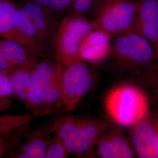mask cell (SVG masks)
Wrapping results in <instances>:
<instances>
[{
    "instance_id": "cell-18",
    "label": "cell",
    "mask_w": 158,
    "mask_h": 158,
    "mask_svg": "<svg viewBox=\"0 0 158 158\" xmlns=\"http://www.w3.org/2000/svg\"><path fill=\"white\" fill-rule=\"evenodd\" d=\"M36 117L32 114L19 115H1L0 132L9 133L28 124Z\"/></svg>"
},
{
    "instance_id": "cell-25",
    "label": "cell",
    "mask_w": 158,
    "mask_h": 158,
    "mask_svg": "<svg viewBox=\"0 0 158 158\" xmlns=\"http://www.w3.org/2000/svg\"><path fill=\"white\" fill-rule=\"evenodd\" d=\"M11 132H0V158L5 156L9 152L10 142L8 137Z\"/></svg>"
},
{
    "instance_id": "cell-27",
    "label": "cell",
    "mask_w": 158,
    "mask_h": 158,
    "mask_svg": "<svg viewBox=\"0 0 158 158\" xmlns=\"http://www.w3.org/2000/svg\"><path fill=\"white\" fill-rule=\"evenodd\" d=\"M151 115L158 143V114L156 113H152L151 111Z\"/></svg>"
},
{
    "instance_id": "cell-13",
    "label": "cell",
    "mask_w": 158,
    "mask_h": 158,
    "mask_svg": "<svg viewBox=\"0 0 158 158\" xmlns=\"http://www.w3.org/2000/svg\"><path fill=\"white\" fill-rule=\"evenodd\" d=\"M17 9L18 6L13 0H0V36L28 47L42 58L49 57L18 30L15 25Z\"/></svg>"
},
{
    "instance_id": "cell-16",
    "label": "cell",
    "mask_w": 158,
    "mask_h": 158,
    "mask_svg": "<svg viewBox=\"0 0 158 158\" xmlns=\"http://www.w3.org/2000/svg\"><path fill=\"white\" fill-rule=\"evenodd\" d=\"M0 46L15 69L32 71L42 58L30 48L12 40H1Z\"/></svg>"
},
{
    "instance_id": "cell-10",
    "label": "cell",
    "mask_w": 158,
    "mask_h": 158,
    "mask_svg": "<svg viewBox=\"0 0 158 158\" xmlns=\"http://www.w3.org/2000/svg\"><path fill=\"white\" fill-rule=\"evenodd\" d=\"M94 147L100 158H132L136 155L131 139L121 127L112 128L105 132Z\"/></svg>"
},
{
    "instance_id": "cell-28",
    "label": "cell",
    "mask_w": 158,
    "mask_h": 158,
    "mask_svg": "<svg viewBox=\"0 0 158 158\" xmlns=\"http://www.w3.org/2000/svg\"><path fill=\"white\" fill-rule=\"evenodd\" d=\"M153 99V103L155 104V108L156 109V112L158 114V95H152Z\"/></svg>"
},
{
    "instance_id": "cell-4",
    "label": "cell",
    "mask_w": 158,
    "mask_h": 158,
    "mask_svg": "<svg viewBox=\"0 0 158 158\" xmlns=\"http://www.w3.org/2000/svg\"><path fill=\"white\" fill-rule=\"evenodd\" d=\"M137 10V0H102L91 21L95 29L114 38L134 32Z\"/></svg>"
},
{
    "instance_id": "cell-26",
    "label": "cell",
    "mask_w": 158,
    "mask_h": 158,
    "mask_svg": "<svg viewBox=\"0 0 158 158\" xmlns=\"http://www.w3.org/2000/svg\"><path fill=\"white\" fill-rule=\"evenodd\" d=\"M12 100L10 98L0 97V112L10 110L12 107Z\"/></svg>"
},
{
    "instance_id": "cell-7",
    "label": "cell",
    "mask_w": 158,
    "mask_h": 158,
    "mask_svg": "<svg viewBox=\"0 0 158 158\" xmlns=\"http://www.w3.org/2000/svg\"><path fill=\"white\" fill-rule=\"evenodd\" d=\"M93 83V75L86 63L77 60L63 66L62 79L63 113L76 110Z\"/></svg>"
},
{
    "instance_id": "cell-1",
    "label": "cell",
    "mask_w": 158,
    "mask_h": 158,
    "mask_svg": "<svg viewBox=\"0 0 158 158\" xmlns=\"http://www.w3.org/2000/svg\"><path fill=\"white\" fill-rule=\"evenodd\" d=\"M45 127L51 134L60 137L70 153L81 156L92 152L99 138L113 125L102 119L63 114Z\"/></svg>"
},
{
    "instance_id": "cell-15",
    "label": "cell",
    "mask_w": 158,
    "mask_h": 158,
    "mask_svg": "<svg viewBox=\"0 0 158 158\" xmlns=\"http://www.w3.org/2000/svg\"><path fill=\"white\" fill-rule=\"evenodd\" d=\"M51 132L46 127L28 131L19 149L9 157L17 158H46L51 139Z\"/></svg>"
},
{
    "instance_id": "cell-8",
    "label": "cell",
    "mask_w": 158,
    "mask_h": 158,
    "mask_svg": "<svg viewBox=\"0 0 158 158\" xmlns=\"http://www.w3.org/2000/svg\"><path fill=\"white\" fill-rule=\"evenodd\" d=\"M8 76L11 81L13 96L23 103L31 114L36 118L51 115L35 89L31 71L15 69Z\"/></svg>"
},
{
    "instance_id": "cell-2",
    "label": "cell",
    "mask_w": 158,
    "mask_h": 158,
    "mask_svg": "<svg viewBox=\"0 0 158 158\" xmlns=\"http://www.w3.org/2000/svg\"><path fill=\"white\" fill-rule=\"evenodd\" d=\"M108 117L120 127H132L150 113L145 91L130 84L118 85L108 92L104 100Z\"/></svg>"
},
{
    "instance_id": "cell-20",
    "label": "cell",
    "mask_w": 158,
    "mask_h": 158,
    "mask_svg": "<svg viewBox=\"0 0 158 158\" xmlns=\"http://www.w3.org/2000/svg\"><path fill=\"white\" fill-rule=\"evenodd\" d=\"M102 0H71L70 10L68 13L86 17L95 11Z\"/></svg>"
},
{
    "instance_id": "cell-29",
    "label": "cell",
    "mask_w": 158,
    "mask_h": 158,
    "mask_svg": "<svg viewBox=\"0 0 158 158\" xmlns=\"http://www.w3.org/2000/svg\"><path fill=\"white\" fill-rule=\"evenodd\" d=\"M1 40H0V44H1Z\"/></svg>"
},
{
    "instance_id": "cell-9",
    "label": "cell",
    "mask_w": 158,
    "mask_h": 158,
    "mask_svg": "<svg viewBox=\"0 0 158 158\" xmlns=\"http://www.w3.org/2000/svg\"><path fill=\"white\" fill-rule=\"evenodd\" d=\"M29 12L38 32V45L47 55L52 56L50 42L59 22V14L39 4L23 1L20 5Z\"/></svg>"
},
{
    "instance_id": "cell-12",
    "label": "cell",
    "mask_w": 158,
    "mask_h": 158,
    "mask_svg": "<svg viewBox=\"0 0 158 158\" xmlns=\"http://www.w3.org/2000/svg\"><path fill=\"white\" fill-rule=\"evenodd\" d=\"M131 141L138 158H158V143L151 111L131 127Z\"/></svg>"
},
{
    "instance_id": "cell-17",
    "label": "cell",
    "mask_w": 158,
    "mask_h": 158,
    "mask_svg": "<svg viewBox=\"0 0 158 158\" xmlns=\"http://www.w3.org/2000/svg\"><path fill=\"white\" fill-rule=\"evenodd\" d=\"M15 25L18 30L24 36L42 50L38 45V32L32 16L28 11L21 6H18L15 15Z\"/></svg>"
},
{
    "instance_id": "cell-6",
    "label": "cell",
    "mask_w": 158,
    "mask_h": 158,
    "mask_svg": "<svg viewBox=\"0 0 158 158\" xmlns=\"http://www.w3.org/2000/svg\"><path fill=\"white\" fill-rule=\"evenodd\" d=\"M113 38L111 53L121 66L142 69L156 62L152 45L141 35L130 32Z\"/></svg>"
},
{
    "instance_id": "cell-3",
    "label": "cell",
    "mask_w": 158,
    "mask_h": 158,
    "mask_svg": "<svg viewBox=\"0 0 158 158\" xmlns=\"http://www.w3.org/2000/svg\"><path fill=\"white\" fill-rule=\"evenodd\" d=\"M94 27L91 21L71 13L59 19L50 42L51 55L63 66L80 59L85 38Z\"/></svg>"
},
{
    "instance_id": "cell-22",
    "label": "cell",
    "mask_w": 158,
    "mask_h": 158,
    "mask_svg": "<svg viewBox=\"0 0 158 158\" xmlns=\"http://www.w3.org/2000/svg\"><path fill=\"white\" fill-rule=\"evenodd\" d=\"M45 6L53 11L60 14L68 13L70 7L71 0H23Z\"/></svg>"
},
{
    "instance_id": "cell-19",
    "label": "cell",
    "mask_w": 158,
    "mask_h": 158,
    "mask_svg": "<svg viewBox=\"0 0 158 158\" xmlns=\"http://www.w3.org/2000/svg\"><path fill=\"white\" fill-rule=\"evenodd\" d=\"M139 79L146 90L152 95H158V61L142 69Z\"/></svg>"
},
{
    "instance_id": "cell-5",
    "label": "cell",
    "mask_w": 158,
    "mask_h": 158,
    "mask_svg": "<svg viewBox=\"0 0 158 158\" xmlns=\"http://www.w3.org/2000/svg\"><path fill=\"white\" fill-rule=\"evenodd\" d=\"M63 66L53 57L41 58L31 71L35 89L51 115L63 113L62 79Z\"/></svg>"
},
{
    "instance_id": "cell-23",
    "label": "cell",
    "mask_w": 158,
    "mask_h": 158,
    "mask_svg": "<svg viewBox=\"0 0 158 158\" xmlns=\"http://www.w3.org/2000/svg\"><path fill=\"white\" fill-rule=\"evenodd\" d=\"M12 96L13 90L10 76L0 72V97L10 98Z\"/></svg>"
},
{
    "instance_id": "cell-11",
    "label": "cell",
    "mask_w": 158,
    "mask_h": 158,
    "mask_svg": "<svg viewBox=\"0 0 158 158\" xmlns=\"http://www.w3.org/2000/svg\"><path fill=\"white\" fill-rule=\"evenodd\" d=\"M138 10L134 32L148 40L158 61V0H137Z\"/></svg>"
},
{
    "instance_id": "cell-24",
    "label": "cell",
    "mask_w": 158,
    "mask_h": 158,
    "mask_svg": "<svg viewBox=\"0 0 158 158\" xmlns=\"http://www.w3.org/2000/svg\"><path fill=\"white\" fill-rule=\"evenodd\" d=\"M14 70H15V68L0 46V72L9 74Z\"/></svg>"
},
{
    "instance_id": "cell-21",
    "label": "cell",
    "mask_w": 158,
    "mask_h": 158,
    "mask_svg": "<svg viewBox=\"0 0 158 158\" xmlns=\"http://www.w3.org/2000/svg\"><path fill=\"white\" fill-rule=\"evenodd\" d=\"M67 147L60 137L56 134L51 136L46 158H66L69 155Z\"/></svg>"
},
{
    "instance_id": "cell-14",
    "label": "cell",
    "mask_w": 158,
    "mask_h": 158,
    "mask_svg": "<svg viewBox=\"0 0 158 158\" xmlns=\"http://www.w3.org/2000/svg\"><path fill=\"white\" fill-rule=\"evenodd\" d=\"M111 38L102 31H92L81 45L80 59L85 62L94 64L104 60L111 53Z\"/></svg>"
}]
</instances>
